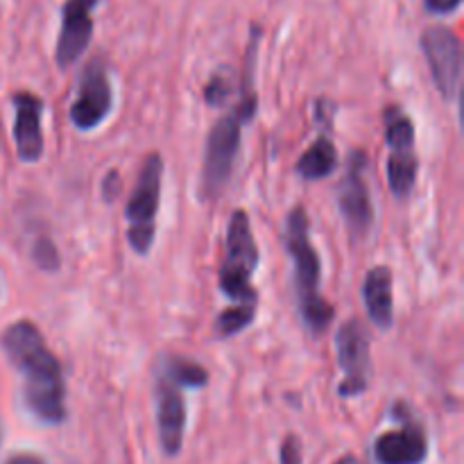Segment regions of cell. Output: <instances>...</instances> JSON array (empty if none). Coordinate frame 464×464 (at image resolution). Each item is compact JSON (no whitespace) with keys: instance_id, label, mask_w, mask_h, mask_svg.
I'll return each mask as SVG.
<instances>
[{"instance_id":"4fadbf2b","label":"cell","mask_w":464,"mask_h":464,"mask_svg":"<svg viewBox=\"0 0 464 464\" xmlns=\"http://www.w3.org/2000/svg\"><path fill=\"white\" fill-rule=\"evenodd\" d=\"M100 0H66L62 7V27H59L57 39V57L59 68H66L75 63L89 48L91 36H93V9Z\"/></svg>"},{"instance_id":"ba28073f","label":"cell","mask_w":464,"mask_h":464,"mask_svg":"<svg viewBox=\"0 0 464 464\" xmlns=\"http://www.w3.org/2000/svg\"><path fill=\"white\" fill-rule=\"evenodd\" d=\"M335 353L343 381L338 394L343 399L361 397L370 388L372 358H370V331L361 320H347L335 334Z\"/></svg>"},{"instance_id":"e0dca14e","label":"cell","mask_w":464,"mask_h":464,"mask_svg":"<svg viewBox=\"0 0 464 464\" xmlns=\"http://www.w3.org/2000/svg\"><path fill=\"white\" fill-rule=\"evenodd\" d=\"M254 317H256V306H252V304H231L229 308H225L218 315V335L220 338H234V335H238L240 331H245L252 324Z\"/></svg>"},{"instance_id":"7a4b0ae2","label":"cell","mask_w":464,"mask_h":464,"mask_svg":"<svg viewBox=\"0 0 464 464\" xmlns=\"http://www.w3.org/2000/svg\"><path fill=\"white\" fill-rule=\"evenodd\" d=\"M258 41H261V27H252L249 36L247 54H245V72L243 84H240L238 102L216 121L207 139V150H204V166H202V188L204 198L216 199L229 184L231 172H234L236 159L240 152V139H243V127L254 118L258 109L256 86H254V68H256Z\"/></svg>"},{"instance_id":"5b68a950","label":"cell","mask_w":464,"mask_h":464,"mask_svg":"<svg viewBox=\"0 0 464 464\" xmlns=\"http://www.w3.org/2000/svg\"><path fill=\"white\" fill-rule=\"evenodd\" d=\"M258 267V247L254 240L252 222L243 208H236L227 225L225 258H222L218 285L231 304L258 306V295L252 288L254 272Z\"/></svg>"},{"instance_id":"30bf717a","label":"cell","mask_w":464,"mask_h":464,"mask_svg":"<svg viewBox=\"0 0 464 464\" xmlns=\"http://www.w3.org/2000/svg\"><path fill=\"white\" fill-rule=\"evenodd\" d=\"M365 152L356 150L349 154L347 172L338 186V208L353 238H365L374 225V207H372L370 186L365 179Z\"/></svg>"},{"instance_id":"ac0fdd59","label":"cell","mask_w":464,"mask_h":464,"mask_svg":"<svg viewBox=\"0 0 464 464\" xmlns=\"http://www.w3.org/2000/svg\"><path fill=\"white\" fill-rule=\"evenodd\" d=\"M229 98H231V75L225 71L213 72L207 89H204V100H207V104H211V107H222Z\"/></svg>"},{"instance_id":"8fae6325","label":"cell","mask_w":464,"mask_h":464,"mask_svg":"<svg viewBox=\"0 0 464 464\" xmlns=\"http://www.w3.org/2000/svg\"><path fill=\"white\" fill-rule=\"evenodd\" d=\"M399 429L379 435L374 442V460L379 464H424L429 458V438L420 421L403 403L394 406Z\"/></svg>"},{"instance_id":"5bb4252c","label":"cell","mask_w":464,"mask_h":464,"mask_svg":"<svg viewBox=\"0 0 464 464\" xmlns=\"http://www.w3.org/2000/svg\"><path fill=\"white\" fill-rule=\"evenodd\" d=\"M14 102V143L21 161L34 163L44 157V130H41V116H44V100L30 91H18L12 95Z\"/></svg>"},{"instance_id":"52a82bcc","label":"cell","mask_w":464,"mask_h":464,"mask_svg":"<svg viewBox=\"0 0 464 464\" xmlns=\"http://www.w3.org/2000/svg\"><path fill=\"white\" fill-rule=\"evenodd\" d=\"M385 140H388V186L394 198L403 199L415 190L420 175V159L415 150V125L399 104H390L383 111Z\"/></svg>"},{"instance_id":"3957f363","label":"cell","mask_w":464,"mask_h":464,"mask_svg":"<svg viewBox=\"0 0 464 464\" xmlns=\"http://www.w3.org/2000/svg\"><path fill=\"white\" fill-rule=\"evenodd\" d=\"M284 243L295 266L299 315L313 334H324L335 320V311L320 293L322 261L311 243V222L304 207H295L285 218Z\"/></svg>"},{"instance_id":"6da1fadb","label":"cell","mask_w":464,"mask_h":464,"mask_svg":"<svg viewBox=\"0 0 464 464\" xmlns=\"http://www.w3.org/2000/svg\"><path fill=\"white\" fill-rule=\"evenodd\" d=\"M0 347L23 376V399L32 415L50 426L66 420V383L62 362L45 344L39 326L30 320H18L3 331Z\"/></svg>"},{"instance_id":"d6986e66","label":"cell","mask_w":464,"mask_h":464,"mask_svg":"<svg viewBox=\"0 0 464 464\" xmlns=\"http://www.w3.org/2000/svg\"><path fill=\"white\" fill-rule=\"evenodd\" d=\"M32 256H34V261L39 263V267H44V270L54 272L59 267V254L48 238L36 240L34 249H32Z\"/></svg>"},{"instance_id":"44dd1931","label":"cell","mask_w":464,"mask_h":464,"mask_svg":"<svg viewBox=\"0 0 464 464\" xmlns=\"http://www.w3.org/2000/svg\"><path fill=\"white\" fill-rule=\"evenodd\" d=\"M426 9L433 14H451L460 7L462 0H424Z\"/></svg>"},{"instance_id":"603a6c76","label":"cell","mask_w":464,"mask_h":464,"mask_svg":"<svg viewBox=\"0 0 464 464\" xmlns=\"http://www.w3.org/2000/svg\"><path fill=\"white\" fill-rule=\"evenodd\" d=\"M334 464H365V462L358 460L356 456H344V458H340V460L334 462Z\"/></svg>"},{"instance_id":"9c48e42d","label":"cell","mask_w":464,"mask_h":464,"mask_svg":"<svg viewBox=\"0 0 464 464\" xmlns=\"http://www.w3.org/2000/svg\"><path fill=\"white\" fill-rule=\"evenodd\" d=\"M421 50L440 95L444 100L458 98L462 80V45L456 32L444 25L429 27L421 34Z\"/></svg>"},{"instance_id":"ffe728a7","label":"cell","mask_w":464,"mask_h":464,"mask_svg":"<svg viewBox=\"0 0 464 464\" xmlns=\"http://www.w3.org/2000/svg\"><path fill=\"white\" fill-rule=\"evenodd\" d=\"M281 464H302V444H299L297 435H285L279 449Z\"/></svg>"},{"instance_id":"7402d4cb","label":"cell","mask_w":464,"mask_h":464,"mask_svg":"<svg viewBox=\"0 0 464 464\" xmlns=\"http://www.w3.org/2000/svg\"><path fill=\"white\" fill-rule=\"evenodd\" d=\"M7 464H44V462L34 456H27V453H18V456L9 458Z\"/></svg>"},{"instance_id":"277c9868","label":"cell","mask_w":464,"mask_h":464,"mask_svg":"<svg viewBox=\"0 0 464 464\" xmlns=\"http://www.w3.org/2000/svg\"><path fill=\"white\" fill-rule=\"evenodd\" d=\"M208 383V372L199 362L181 356H168L161 361L157 376V429L166 456H177L184 447L186 401L184 390H198Z\"/></svg>"},{"instance_id":"8992f818","label":"cell","mask_w":464,"mask_h":464,"mask_svg":"<svg viewBox=\"0 0 464 464\" xmlns=\"http://www.w3.org/2000/svg\"><path fill=\"white\" fill-rule=\"evenodd\" d=\"M163 186V159L161 154H150L143 161L134 190L127 202V240L131 249L140 256L150 252L157 234V213L161 204Z\"/></svg>"},{"instance_id":"2e32d148","label":"cell","mask_w":464,"mask_h":464,"mask_svg":"<svg viewBox=\"0 0 464 464\" xmlns=\"http://www.w3.org/2000/svg\"><path fill=\"white\" fill-rule=\"evenodd\" d=\"M295 170L306 181L326 179V177L334 175L338 170V150H335L334 140L326 134L317 136L311 148L299 157Z\"/></svg>"},{"instance_id":"7c38bea8","label":"cell","mask_w":464,"mask_h":464,"mask_svg":"<svg viewBox=\"0 0 464 464\" xmlns=\"http://www.w3.org/2000/svg\"><path fill=\"white\" fill-rule=\"evenodd\" d=\"M113 107V91L102 62L93 59L80 77L77 98L72 100L71 121L77 130H95Z\"/></svg>"},{"instance_id":"9a60e30c","label":"cell","mask_w":464,"mask_h":464,"mask_svg":"<svg viewBox=\"0 0 464 464\" xmlns=\"http://www.w3.org/2000/svg\"><path fill=\"white\" fill-rule=\"evenodd\" d=\"M362 302L372 324L381 331H388L394 320V293L392 270L388 266H376L367 272L362 284Z\"/></svg>"}]
</instances>
